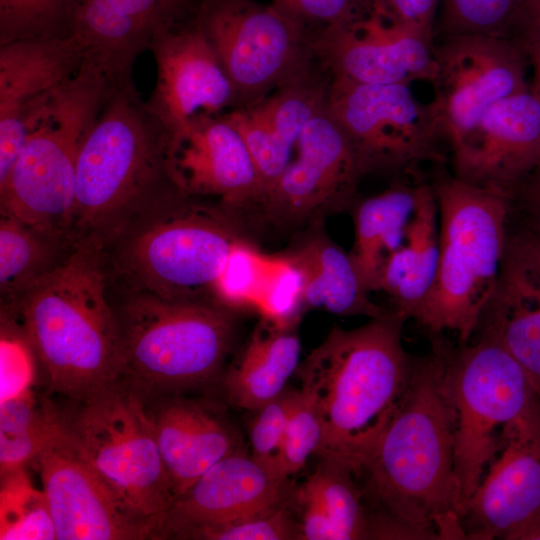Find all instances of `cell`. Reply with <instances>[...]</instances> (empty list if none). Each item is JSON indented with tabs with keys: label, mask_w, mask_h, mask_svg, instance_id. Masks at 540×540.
I'll return each instance as SVG.
<instances>
[{
	"label": "cell",
	"mask_w": 540,
	"mask_h": 540,
	"mask_svg": "<svg viewBox=\"0 0 540 540\" xmlns=\"http://www.w3.org/2000/svg\"><path fill=\"white\" fill-rule=\"evenodd\" d=\"M448 352V344L438 339L414 361L402 401L360 473L377 512L403 523L419 539H466L455 476Z\"/></svg>",
	"instance_id": "cell-1"
},
{
	"label": "cell",
	"mask_w": 540,
	"mask_h": 540,
	"mask_svg": "<svg viewBox=\"0 0 540 540\" xmlns=\"http://www.w3.org/2000/svg\"><path fill=\"white\" fill-rule=\"evenodd\" d=\"M407 319L391 310L353 329L334 326L299 364L300 391L320 421L321 460L360 475L411 379L414 361L402 344Z\"/></svg>",
	"instance_id": "cell-2"
},
{
	"label": "cell",
	"mask_w": 540,
	"mask_h": 540,
	"mask_svg": "<svg viewBox=\"0 0 540 540\" xmlns=\"http://www.w3.org/2000/svg\"><path fill=\"white\" fill-rule=\"evenodd\" d=\"M108 282L101 242L82 238L59 267L5 308L20 318L50 391L73 402L122 374L120 326L106 298Z\"/></svg>",
	"instance_id": "cell-3"
},
{
	"label": "cell",
	"mask_w": 540,
	"mask_h": 540,
	"mask_svg": "<svg viewBox=\"0 0 540 540\" xmlns=\"http://www.w3.org/2000/svg\"><path fill=\"white\" fill-rule=\"evenodd\" d=\"M172 134L134 82L114 84L84 137L76 164L73 235L101 244L130 220L181 192L171 169Z\"/></svg>",
	"instance_id": "cell-4"
},
{
	"label": "cell",
	"mask_w": 540,
	"mask_h": 540,
	"mask_svg": "<svg viewBox=\"0 0 540 540\" xmlns=\"http://www.w3.org/2000/svg\"><path fill=\"white\" fill-rule=\"evenodd\" d=\"M239 222L221 203L176 192L102 243L108 279L126 294L215 304L228 256L244 239Z\"/></svg>",
	"instance_id": "cell-5"
},
{
	"label": "cell",
	"mask_w": 540,
	"mask_h": 540,
	"mask_svg": "<svg viewBox=\"0 0 540 540\" xmlns=\"http://www.w3.org/2000/svg\"><path fill=\"white\" fill-rule=\"evenodd\" d=\"M439 212V260L415 320L468 342L497 288L506 254L511 198L442 174L431 184Z\"/></svg>",
	"instance_id": "cell-6"
},
{
	"label": "cell",
	"mask_w": 540,
	"mask_h": 540,
	"mask_svg": "<svg viewBox=\"0 0 540 540\" xmlns=\"http://www.w3.org/2000/svg\"><path fill=\"white\" fill-rule=\"evenodd\" d=\"M113 85L103 69L85 57L79 70L53 92L0 181L1 213L41 232L75 239L78 153Z\"/></svg>",
	"instance_id": "cell-7"
},
{
	"label": "cell",
	"mask_w": 540,
	"mask_h": 540,
	"mask_svg": "<svg viewBox=\"0 0 540 540\" xmlns=\"http://www.w3.org/2000/svg\"><path fill=\"white\" fill-rule=\"evenodd\" d=\"M116 314L120 379L144 394L204 386L218 375L231 347L232 315L216 304L128 293Z\"/></svg>",
	"instance_id": "cell-8"
},
{
	"label": "cell",
	"mask_w": 540,
	"mask_h": 540,
	"mask_svg": "<svg viewBox=\"0 0 540 540\" xmlns=\"http://www.w3.org/2000/svg\"><path fill=\"white\" fill-rule=\"evenodd\" d=\"M448 384L456 413L454 460L460 519L507 429L540 407L513 356L483 331L474 344L449 347Z\"/></svg>",
	"instance_id": "cell-9"
},
{
	"label": "cell",
	"mask_w": 540,
	"mask_h": 540,
	"mask_svg": "<svg viewBox=\"0 0 540 540\" xmlns=\"http://www.w3.org/2000/svg\"><path fill=\"white\" fill-rule=\"evenodd\" d=\"M76 404L71 416L62 414L73 438L120 501L162 538L174 496L144 395L119 379Z\"/></svg>",
	"instance_id": "cell-10"
},
{
	"label": "cell",
	"mask_w": 540,
	"mask_h": 540,
	"mask_svg": "<svg viewBox=\"0 0 540 540\" xmlns=\"http://www.w3.org/2000/svg\"><path fill=\"white\" fill-rule=\"evenodd\" d=\"M326 107L353 142L366 173L386 169L420 177L421 164L447 160L438 147L443 137L432 102L416 100L409 85L334 77Z\"/></svg>",
	"instance_id": "cell-11"
},
{
	"label": "cell",
	"mask_w": 540,
	"mask_h": 540,
	"mask_svg": "<svg viewBox=\"0 0 540 540\" xmlns=\"http://www.w3.org/2000/svg\"><path fill=\"white\" fill-rule=\"evenodd\" d=\"M46 439L31 463L48 500L56 539L156 538L153 527L129 510L92 466L48 399Z\"/></svg>",
	"instance_id": "cell-12"
},
{
	"label": "cell",
	"mask_w": 540,
	"mask_h": 540,
	"mask_svg": "<svg viewBox=\"0 0 540 540\" xmlns=\"http://www.w3.org/2000/svg\"><path fill=\"white\" fill-rule=\"evenodd\" d=\"M432 82L443 139L455 147L495 102L530 91L524 48L513 36L456 34L434 39Z\"/></svg>",
	"instance_id": "cell-13"
},
{
	"label": "cell",
	"mask_w": 540,
	"mask_h": 540,
	"mask_svg": "<svg viewBox=\"0 0 540 540\" xmlns=\"http://www.w3.org/2000/svg\"><path fill=\"white\" fill-rule=\"evenodd\" d=\"M365 173L353 142L325 102L305 127L289 166L256 204L275 226L318 222L351 206Z\"/></svg>",
	"instance_id": "cell-14"
},
{
	"label": "cell",
	"mask_w": 540,
	"mask_h": 540,
	"mask_svg": "<svg viewBox=\"0 0 540 540\" xmlns=\"http://www.w3.org/2000/svg\"><path fill=\"white\" fill-rule=\"evenodd\" d=\"M192 18L237 96L261 92L283 79L308 39L273 5L251 0H198Z\"/></svg>",
	"instance_id": "cell-15"
},
{
	"label": "cell",
	"mask_w": 540,
	"mask_h": 540,
	"mask_svg": "<svg viewBox=\"0 0 540 540\" xmlns=\"http://www.w3.org/2000/svg\"><path fill=\"white\" fill-rule=\"evenodd\" d=\"M149 50L157 79L147 101L172 136L195 119L217 116L236 100V91L192 16L160 31Z\"/></svg>",
	"instance_id": "cell-16"
},
{
	"label": "cell",
	"mask_w": 540,
	"mask_h": 540,
	"mask_svg": "<svg viewBox=\"0 0 540 540\" xmlns=\"http://www.w3.org/2000/svg\"><path fill=\"white\" fill-rule=\"evenodd\" d=\"M450 150L456 178L513 199L540 167V103L530 91L495 102Z\"/></svg>",
	"instance_id": "cell-17"
},
{
	"label": "cell",
	"mask_w": 540,
	"mask_h": 540,
	"mask_svg": "<svg viewBox=\"0 0 540 540\" xmlns=\"http://www.w3.org/2000/svg\"><path fill=\"white\" fill-rule=\"evenodd\" d=\"M461 516L466 539L513 540L540 515V408L510 426Z\"/></svg>",
	"instance_id": "cell-18"
},
{
	"label": "cell",
	"mask_w": 540,
	"mask_h": 540,
	"mask_svg": "<svg viewBox=\"0 0 540 540\" xmlns=\"http://www.w3.org/2000/svg\"><path fill=\"white\" fill-rule=\"evenodd\" d=\"M85 57L75 35L0 44V181L17 159L36 115Z\"/></svg>",
	"instance_id": "cell-19"
},
{
	"label": "cell",
	"mask_w": 540,
	"mask_h": 540,
	"mask_svg": "<svg viewBox=\"0 0 540 540\" xmlns=\"http://www.w3.org/2000/svg\"><path fill=\"white\" fill-rule=\"evenodd\" d=\"M369 3V2H368ZM334 77L363 84L433 82L434 40L389 23L367 9L318 37Z\"/></svg>",
	"instance_id": "cell-20"
},
{
	"label": "cell",
	"mask_w": 540,
	"mask_h": 540,
	"mask_svg": "<svg viewBox=\"0 0 540 540\" xmlns=\"http://www.w3.org/2000/svg\"><path fill=\"white\" fill-rule=\"evenodd\" d=\"M171 169L179 190L213 197L235 211L255 205L259 175L239 131L225 116H202L172 136Z\"/></svg>",
	"instance_id": "cell-21"
},
{
	"label": "cell",
	"mask_w": 540,
	"mask_h": 540,
	"mask_svg": "<svg viewBox=\"0 0 540 540\" xmlns=\"http://www.w3.org/2000/svg\"><path fill=\"white\" fill-rule=\"evenodd\" d=\"M286 481L238 450L214 464L174 499L162 538H189L203 528L271 512L280 507Z\"/></svg>",
	"instance_id": "cell-22"
},
{
	"label": "cell",
	"mask_w": 540,
	"mask_h": 540,
	"mask_svg": "<svg viewBox=\"0 0 540 540\" xmlns=\"http://www.w3.org/2000/svg\"><path fill=\"white\" fill-rule=\"evenodd\" d=\"M142 394L174 499L238 451L231 426L203 402L178 393Z\"/></svg>",
	"instance_id": "cell-23"
},
{
	"label": "cell",
	"mask_w": 540,
	"mask_h": 540,
	"mask_svg": "<svg viewBox=\"0 0 540 540\" xmlns=\"http://www.w3.org/2000/svg\"><path fill=\"white\" fill-rule=\"evenodd\" d=\"M317 110L318 101L311 91L290 87L224 115L241 134L254 161L260 197L291 163L297 143Z\"/></svg>",
	"instance_id": "cell-24"
},
{
	"label": "cell",
	"mask_w": 540,
	"mask_h": 540,
	"mask_svg": "<svg viewBox=\"0 0 540 540\" xmlns=\"http://www.w3.org/2000/svg\"><path fill=\"white\" fill-rule=\"evenodd\" d=\"M481 320L523 368L540 404V276L508 244Z\"/></svg>",
	"instance_id": "cell-25"
},
{
	"label": "cell",
	"mask_w": 540,
	"mask_h": 540,
	"mask_svg": "<svg viewBox=\"0 0 540 540\" xmlns=\"http://www.w3.org/2000/svg\"><path fill=\"white\" fill-rule=\"evenodd\" d=\"M286 256L302 274L305 310L321 309L336 315H359L370 319L390 312L370 299V291L350 253L317 224Z\"/></svg>",
	"instance_id": "cell-26"
},
{
	"label": "cell",
	"mask_w": 540,
	"mask_h": 540,
	"mask_svg": "<svg viewBox=\"0 0 540 540\" xmlns=\"http://www.w3.org/2000/svg\"><path fill=\"white\" fill-rule=\"evenodd\" d=\"M439 260V212L431 184L420 181L402 245L385 261L376 291L390 297L394 310L417 316L435 280Z\"/></svg>",
	"instance_id": "cell-27"
},
{
	"label": "cell",
	"mask_w": 540,
	"mask_h": 540,
	"mask_svg": "<svg viewBox=\"0 0 540 540\" xmlns=\"http://www.w3.org/2000/svg\"><path fill=\"white\" fill-rule=\"evenodd\" d=\"M294 326L262 318L224 377L227 398L234 406L257 410L286 390L300 364L301 344Z\"/></svg>",
	"instance_id": "cell-28"
},
{
	"label": "cell",
	"mask_w": 540,
	"mask_h": 540,
	"mask_svg": "<svg viewBox=\"0 0 540 540\" xmlns=\"http://www.w3.org/2000/svg\"><path fill=\"white\" fill-rule=\"evenodd\" d=\"M420 181L397 183L354 207V243L349 253L370 292L376 291L385 261L404 241Z\"/></svg>",
	"instance_id": "cell-29"
},
{
	"label": "cell",
	"mask_w": 540,
	"mask_h": 540,
	"mask_svg": "<svg viewBox=\"0 0 540 540\" xmlns=\"http://www.w3.org/2000/svg\"><path fill=\"white\" fill-rule=\"evenodd\" d=\"M78 241L41 232L0 212V293L4 308L59 267Z\"/></svg>",
	"instance_id": "cell-30"
},
{
	"label": "cell",
	"mask_w": 540,
	"mask_h": 540,
	"mask_svg": "<svg viewBox=\"0 0 540 540\" xmlns=\"http://www.w3.org/2000/svg\"><path fill=\"white\" fill-rule=\"evenodd\" d=\"M47 401L42 399L37 405L29 389L1 400V474L26 467L38 455L48 431Z\"/></svg>",
	"instance_id": "cell-31"
},
{
	"label": "cell",
	"mask_w": 540,
	"mask_h": 540,
	"mask_svg": "<svg viewBox=\"0 0 540 540\" xmlns=\"http://www.w3.org/2000/svg\"><path fill=\"white\" fill-rule=\"evenodd\" d=\"M25 468L1 475L0 539H56L46 495L32 485Z\"/></svg>",
	"instance_id": "cell-32"
},
{
	"label": "cell",
	"mask_w": 540,
	"mask_h": 540,
	"mask_svg": "<svg viewBox=\"0 0 540 540\" xmlns=\"http://www.w3.org/2000/svg\"><path fill=\"white\" fill-rule=\"evenodd\" d=\"M353 476L356 475L349 468L321 460L301 487L319 501L339 540L367 539L368 513Z\"/></svg>",
	"instance_id": "cell-33"
},
{
	"label": "cell",
	"mask_w": 540,
	"mask_h": 540,
	"mask_svg": "<svg viewBox=\"0 0 540 540\" xmlns=\"http://www.w3.org/2000/svg\"><path fill=\"white\" fill-rule=\"evenodd\" d=\"M78 0H0V44L72 36Z\"/></svg>",
	"instance_id": "cell-34"
},
{
	"label": "cell",
	"mask_w": 540,
	"mask_h": 540,
	"mask_svg": "<svg viewBox=\"0 0 540 540\" xmlns=\"http://www.w3.org/2000/svg\"><path fill=\"white\" fill-rule=\"evenodd\" d=\"M524 0H441L434 39L456 34L512 36Z\"/></svg>",
	"instance_id": "cell-35"
},
{
	"label": "cell",
	"mask_w": 540,
	"mask_h": 540,
	"mask_svg": "<svg viewBox=\"0 0 540 540\" xmlns=\"http://www.w3.org/2000/svg\"><path fill=\"white\" fill-rule=\"evenodd\" d=\"M270 257L245 239L232 248L216 283L214 303L227 310L254 307Z\"/></svg>",
	"instance_id": "cell-36"
},
{
	"label": "cell",
	"mask_w": 540,
	"mask_h": 540,
	"mask_svg": "<svg viewBox=\"0 0 540 540\" xmlns=\"http://www.w3.org/2000/svg\"><path fill=\"white\" fill-rule=\"evenodd\" d=\"M303 277L286 256L270 257L254 307L280 326H294L304 308Z\"/></svg>",
	"instance_id": "cell-37"
},
{
	"label": "cell",
	"mask_w": 540,
	"mask_h": 540,
	"mask_svg": "<svg viewBox=\"0 0 540 540\" xmlns=\"http://www.w3.org/2000/svg\"><path fill=\"white\" fill-rule=\"evenodd\" d=\"M297 390H285L258 408L249 437L252 458L275 476L287 480L281 468V448Z\"/></svg>",
	"instance_id": "cell-38"
},
{
	"label": "cell",
	"mask_w": 540,
	"mask_h": 540,
	"mask_svg": "<svg viewBox=\"0 0 540 540\" xmlns=\"http://www.w3.org/2000/svg\"><path fill=\"white\" fill-rule=\"evenodd\" d=\"M321 442V426L309 399L297 391L291 408L281 448V468L285 478L298 473Z\"/></svg>",
	"instance_id": "cell-39"
},
{
	"label": "cell",
	"mask_w": 540,
	"mask_h": 540,
	"mask_svg": "<svg viewBox=\"0 0 540 540\" xmlns=\"http://www.w3.org/2000/svg\"><path fill=\"white\" fill-rule=\"evenodd\" d=\"M313 40L363 13L368 0H274L272 4Z\"/></svg>",
	"instance_id": "cell-40"
},
{
	"label": "cell",
	"mask_w": 540,
	"mask_h": 540,
	"mask_svg": "<svg viewBox=\"0 0 540 540\" xmlns=\"http://www.w3.org/2000/svg\"><path fill=\"white\" fill-rule=\"evenodd\" d=\"M299 537V527L282 507L266 514L224 525L203 528L189 538L208 540H284Z\"/></svg>",
	"instance_id": "cell-41"
},
{
	"label": "cell",
	"mask_w": 540,
	"mask_h": 540,
	"mask_svg": "<svg viewBox=\"0 0 540 540\" xmlns=\"http://www.w3.org/2000/svg\"><path fill=\"white\" fill-rule=\"evenodd\" d=\"M383 20L434 40L441 0H368Z\"/></svg>",
	"instance_id": "cell-42"
},
{
	"label": "cell",
	"mask_w": 540,
	"mask_h": 540,
	"mask_svg": "<svg viewBox=\"0 0 540 540\" xmlns=\"http://www.w3.org/2000/svg\"><path fill=\"white\" fill-rule=\"evenodd\" d=\"M118 9L151 28L156 35L188 18L197 0H109Z\"/></svg>",
	"instance_id": "cell-43"
},
{
	"label": "cell",
	"mask_w": 540,
	"mask_h": 540,
	"mask_svg": "<svg viewBox=\"0 0 540 540\" xmlns=\"http://www.w3.org/2000/svg\"><path fill=\"white\" fill-rule=\"evenodd\" d=\"M12 340L6 339L1 343V400L16 396L29 389L31 378L28 358L21 359V353L16 356Z\"/></svg>",
	"instance_id": "cell-44"
},
{
	"label": "cell",
	"mask_w": 540,
	"mask_h": 540,
	"mask_svg": "<svg viewBox=\"0 0 540 540\" xmlns=\"http://www.w3.org/2000/svg\"><path fill=\"white\" fill-rule=\"evenodd\" d=\"M302 504V522L298 539L339 540L338 533L319 501L302 488L298 494Z\"/></svg>",
	"instance_id": "cell-45"
},
{
	"label": "cell",
	"mask_w": 540,
	"mask_h": 540,
	"mask_svg": "<svg viewBox=\"0 0 540 540\" xmlns=\"http://www.w3.org/2000/svg\"><path fill=\"white\" fill-rule=\"evenodd\" d=\"M512 36L517 38L524 48L533 72L530 92L540 103V29L522 30Z\"/></svg>",
	"instance_id": "cell-46"
},
{
	"label": "cell",
	"mask_w": 540,
	"mask_h": 540,
	"mask_svg": "<svg viewBox=\"0 0 540 540\" xmlns=\"http://www.w3.org/2000/svg\"><path fill=\"white\" fill-rule=\"evenodd\" d=\"M508 245L540 276V229L508 236Z\"/></svg>",
	"instance_id": "cell-47"
},
{
	"label": "cell",
	"mask_w": 540,
	"mask_h": 540,
	"mask_svg": "<svg viewBox=\"0 0 540 540\" xmlns=\"http://www.w3.org/2000/svg\"><path fill=\"white\" fill-rule=\"evenodd\" d=\"M519 196L536 218L535 228L540 229V167L532 172L516 189L513 198Z\"/></svg>",
	"instance_id": "cell-48"
},
{
	"label": "cell",
	"mask_w": 540,
	"mask_h": 540,
	"mask_svg": "<svg viewBox=\"0 0 540 540\" xmlns=\"http://www.w3.org/2000/svg\"><path fill=\"white\" fill-rule=\"evenodd\" d=\"M540 29V0H524L512 35L518 31Z\"/></svg>",
	"instance_id": "cell-49"
}]
</instances>
